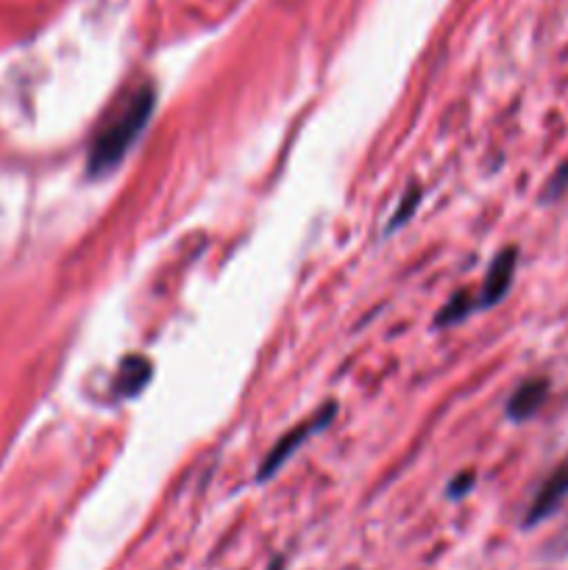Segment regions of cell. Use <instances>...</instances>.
I'll return each instance as SVG.
<instances>
[{"instance_id": "cell-1", "label": "cell", "mask_w": 568, "mask_h": 570, "mask_svg": "<svg viewBox=\"0 0 568 570\" xmlns=\"http://www.w3.org/2000/svg\"><path fill=\"white\" fill-rule=\"evenodd\" d=\"M156 106V89L154 83H139L131 92L123 95L115 106L109 109L106 120L100 122L95 131L92 145H89L87 156V173L92 178H104L126 159L128 150L134 148L139 137H143L145 126H148L150 115Z\"/></svg>"}, {"instance_id": "cell-2", "label": "cell", "mask_w": 568, "mask_h": 570, "mask_svg": "<svg viewBox=\"0 0 568 570\" xmlns=\"http://www.w3.org/2000/svg\"><path fill=\"white\" fill-rule=\"evenodd\" d=\"M334 412H337V404H334V401H332V404L321 406V410H317L315 415L306 417L304 423H298V426H295V429H290V432L284 434V438L278 440L276 445H273L271 454L265 456V462H262L259 473H256V482H265V479H271L273 473H276L278 468H282L284 462H287L290 456H293L295 451H298L301 445H304L306 440L312 438V434H317V432H321V429H326L329 423L334 421Z\"/></svg>"}, {"instance_id": "cell-3", "label": "cell", "mask_w": 568, "mask_h": 570, "mask_svg": "<svg viewBox=\"0 0 568 570\" xmlns=\"http://www.w3.org/2000/svg\"><path fill=\"white\" fill-rule=\"evenodd\" d=\"M566 499H568V460L560 462V465L551 471V476L540 484L532 504H529L527 515H523V529H532L538 527V523L549 521V518L560 510Z\"/></svg>"}, {"instance_id": "cell-4", "label": "cell", "mask_w": 568, "mask_h": 570, "mask_svg": "<svg viewBox=\"0 0 568 570\" xmlns=\"http://www.w3.org/2000/svg\"><path fill=\"white\" fill-rule=\"evenodd\" d=\"M518 267V248H505L493 256L488 273H484L482 282V295H479L477 306L479 309H490V306L499 304L512 287V278H516Z\"/></svg>"}, {"instance_id": "cell-5", "label": "cell", "mask_w": 568, "mask_h": 570, "mask_svg": "<svg viewBox=\"0 0 568 570\" xmlns=\"http://www.w3.org/2000/svg\"><path fill=\"white\" fill-rule=\"evenodd\" d=\"M549 399V379H527L516 393L510 395V404H507V417L516 423L529 421L540 412V406Z\"/></svg>"}, {"instance_id": "cell-6", "label": "cell", "mask_w": 568, "mask_h": 570, "mask_svg": "<svg viewBox=\"0 0 568 570\" xmlns=\"http://www.w3.org/2000/svg\"><path fill=\"white\" fill-rule=\"evenodd\" d=\"M150 382V362L145 356L134 354L128 360H123L120 371H117L115 379V393L123 395V399H134L145 390V384Z\"/></svg>"}, {"instance_id": "cell-7", "label": "cell", "mask_w": 568, "mask_h": 570, "mask_svg": "<svg viewBox=\"0 0 568 570\" xmlns=\"http://www.w3.org/2000/svg\"><path fill=\"white\" fill-rule=\"evenodd\" d=\"M471 306H473V301H471V295L468 293H457L454 298L449 301V304L443 306V312H440L438 315V326H451V323H457V321H462V317L468 315V312H471Z\"/></svg>"}, {"instance_id": "cell-8", "label": "cell", "mask_w": 568, "mask_h": 570, "mask_svg": "<svg viewBox=\"0 0 568 570\" xmlns=\"http://www.w3.org/2000/svg\"><path fill=\"white\" fill-rule=\"evenodd\" d=\"M418 204H421V187H410V193L404 195V200H401V206H399V209H395V215H393V220H390L388 232H393V228L404 226V223L410 220L412 212H415Z\"/></svg>"}, {"instance_id": "cell-9", "label": "cell", "mask_w": 568, "mask_h": 570, "mask_svg": "<svg viewBox=\"0 0 568 570\" xmlns=\"http://www.w3.org/2000/svg\"><path fill=\"white\" fill-rule=\"evenodd\" d=\"M566 187H568V161L566 165L557 167V173L551 176L549 187L543 189V200H557L562 193H566Z\"/></svg>"}, {"instance_id": "cell-10", "label": "cell", "mask_w": 568, "mask_h": 570, "mask_svg": "<svg viewBox=\"0 0 568 570\" xmlns=\"http://www.w3.org/2000/svg\"><path fill=\"white\" fill-rule=\"evenodd\" d=\"M471 484H473V473H466V476H457L454 482H451L449 495H451V499H460V495H466L468 490H471Z\"/></svg>"}, {"instance_id": "cell-11", "label": "cell", "mask_w": 568, "mask_h": 570, "mask_svg": "<svg viewBox=\"0 0 568 570\" xmlns=\"http://www.w3.org/2000/svg\"><path fill=\"white\" fill-rule=\"evenodd\" d=\"M271 570H284V562L276 560V562H273V566H271Z\"/></svg>"}]
</instances>
